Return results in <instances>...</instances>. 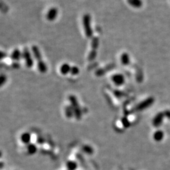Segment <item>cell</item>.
I'll use <instances>...</instances> for the list:
<instances>
[{"instance_id": "ac0fdd59", "label": "cell", "mask_w": 170, "mask_h": 170, "mask_svg": "<svg viewBox=\"0 0 170 170\" xmlns=\"http://www.w3.org/2000/svg\"><path fill=\"white\" fill-rule=\"evenodd\" d=\"M27 149H28V153L30 154H35L37 151L36 146H35L34 144H30L28 145V147H27Z\"/></svg>"}, {"instance_id": "603a6c76", "label": "cell", "mask_w": 170, "mask_h": 170, "mask_svg": "<svg viewBox=\"0 0 170 170\" xmlns=\"http://www.w3.org/2000/svg\"><path fill=\"white\" fill-rule=\"evenodd\" d=\"M83 150L86 152H87V153H89V154H92V149L90 147H89V146H85L84 147H83Z\"/></svg>"}, {"instance_id": "5b68a950", "label": "cell", "mask_w": 170, "mask_h": 170, "mask_svg": "<svg viewBox=\"0 0 170 170\" xmlns=\"http://www.w3.org/2000/svg\"><path fill=\"white\" fill-rule=\"evenodd\" d=\"M22 57L25 61V64L27 67L28 68H31L33 65H34V60H33L31 54L29 51L28 48L25 47L23 49V51L22 52Z\"/></svg>"}, {"instance_id": "30bf717a", "label": "cell", "mask_w": 170, "mask_h": 170, "mask_svg": "<svg viewBox=\"0 0 170 170\" xmlns=\"http://www.w3.org/2000/svg\"><path fill=\"white\" fill-rule=\"evenodd\" d=\"M164 117V114L163 112H160L157 114L155 117L153 119V125L155 127L159 126L161 123H162L163 119Z\"/></svg>"}, {"instance_id": "5bb4252c", "label": "cell", "mask_w": 170, "mask_h": 170, "mask_svg": "<svg viewBox=\"0 0 170 170\" xmlns=\"http://www.w3.org/2000/svg\"><path fill=\"white\" fill-rule=\"evenodd\" d=\"M121 62L123 66H127L130 64V57L127 53L124 52L121 55Z\"/></svg>"}, {"instance_id": "9c48e42d", "label": "cell", "mask_w": 170, "mask_h": 170, "mask_svg": "<svg viewBox=\"0 0 170 170\" xmlns=\"http://www.w3.org/2000/svg\"><path fill=\"white\" fill-rule=\"evenodd\" d=\"M58 10L56 8H51L49 10L46 15V18L49 21H54L57 16Z\"/></svg>"}, {"instance_id": "484cf974", "label": "cell", "mask_w": 170, "mask_h": 170, "mask_svg": "<svg viewBox=\"0 0 170 170\" xmlns=\"http://www.w3.org/2000/svg\"><path fill=\"white\" fill-rule=\"evenodd\" d=\"M165 112H166V113L164 114V115L167 116V117H168V118L170 119V111H166Z\"/></svg>"}, {"instance_id": "9a60e30c", "label": "cell", "mask_w": 170, "mask_h": 170, "mask_svg": "<svg viewBox=\"0 0 170 170\" xmlns=\"http://www.w3.org/2000/svg\"><path fill=\"white\" fill-rule=\"evenodd\" d=\"M164 138V133L162 130H157L155 132V133L153 135V138L156 141L159 142L162 140Z\"/></svg>"}, {"instance_id": "e0dca14e", "label": "cell", "mask_w": 170, "mask_h": 170, "mask_svg": "<svg viewBox=\"0 0 170 170\" xmlns=\"http://www.w3.org/2000/svg\"><path fill=\"white\" fill-rule=\"evenodd\" d=\"M66 166H67V168L69 170H75L77 168V164L74 161H68L66 164Z\"/></svg>"}, {"instance_id": "8992f818", "label": "cell", "mask_w": 170, "mask_h": 170, "mask_svg": "<svg viewBox=\"0 0 170 170\" xmlns=\"http://www.w3.org/2000/svg\"><path fill=\"white\" fill-rule=\"evenodd\" d=\"M111 81H113L114 83L117 86H122L125 83V78L124 76L121 74H114V75L111 76Z\"/></svg>"}, {"instance_id": "44dd1931", "label": "cell", "mask_w": 170, "mask_h": 170, "mask_svg": "<svg viewBox=\"0 0 170 170\" xmlns=\"http://www.w3.org/2000/svg\"><path fill=\"white\" fill-rule=\"evenodd\" d=\"M122 122L123 126L125 127H128L130 126V122L128 121V119L127 118H123L122 119Z\"/></svg>"}, {"instance_id": "8fae6325", "label": "cell", "mask_w": 170, "mask_h": 170, "mask_svg": "<svg viewBox=\"0 0 170 170\" xmlns=\"http://www.w3.org/2000/svg\"><path fill=\"white\" fill-rule=\"evenodd\" d=\"M71 66L69 64L64 63L61 66L60 72L62 74H63V75H66V74H68V73H70V71H71Z\"/></svg>"}, {"instance_id": "ba28073f", "label": "cell", "mask_w": 170, "mask_h": 170, "mask_svg": "<svg viewBox=\"0 0 170 170\" xmlns=\"http://www.w3.org/2000/svg\"><path fill=\"white\" fill-rule=\"evenodd\" d=\"M115 68V64H108L107 66H105L104 68L98 69L97 70L96 72H95V74L98 76H100L104 75L105 73H107L108 71H110V70L113 69Z\"/></svg>"}, {"instance_id": "ffe728a7", "label": "cell", "mask_w": 170, "mask_h": 170, "mask_svg": "<svg viewBox=\"0 0 170 170\" xmlns=\"http://www.w3.org/2000/svg\"><path fill=\"white\" fill-rule=\"evenodd\" d=\"M66 115H67V117H68L69 118H70V117H72V115L74 114V112H73V110L72 109V107L71 108H67L66 110Z\"/></svg>"}, {"instance_id": "52a82bcc", "label": "cell", "mask_w": 170, "mask_h": 170, "mask_svg": "<svg viewBox=\"0 0 170 170\" xmlns=\"http://www.w3.org/2000/svg\"><path fill=\"white\" fill-rule=\"evenodd\" d=\"M153 102H154V99H153V98H149L146 99H145V100L143 101L142 102L140 103L137 106L136 109L138 110H142L151 105Z\"/></svg>"}, {"instance_id": "cb8c5ba5", "label": "cell", "mask_w": 170, "mask_h": 170, "mask_svg": "<svg viewBox=\"0 0 170 170\" xmlns=\"http://www.w3.org/2000/svg\"><path fill=\"white\" fill-rule=\"evenodd\" d=\"M7 54L5 52H1V59H3V58H5L6 57Z\"/></svg>"}, {"instance_id": "d4e9b609", "label": "cell", "mask_w": 170, "mask_h": 170, "mask_svg": "<svg viewBox=\"0 0 170 170\" xmlns=\"http://www.w3.org/2000/svg\"><path fill=\"white\" fill-rule=\"evenodd\" d=\"M13 68H16V69H17V68H19L20 67V64L17 63H15L13 64Z\"/></svg>"}, {"instance_id": "7a4b0ae2", "label": "cell", "mask_w": 170, "mask_h": 170, "mask_svg": "<svg viewBox=\"0 0 170 170\" xmlns=\"http://www.w3.org/2000/svg\"><path fill=\"white\" fill-rule=\"evenodd\" d=\"M83 25L85 30V34L89 39L92 38L93 35V32L92 28V23H91V16L89 14H85L83 17Z\"/></svg>"}, {"instance_id": "d6986e66", "label": "cell", "mask_w": 170, "mask_h": 170, "mask_svg": "<svg viewBox=\"0 0 170 170\" xmlns=\"http://www.w3.org/2000/svg\"><path fill=\"white\" fill-rule=\"evenodd\" d=\"M72 75L76 76L80 73V69L77 67V66H72L71 69V71H70Z\"/></svg>"}, {"instance_id": "7402d4cb", "label": "cell", "mask_w": 170, "mask_h": 170, "mask_svg": "<svg viewBox=\"0 0 170 170\" xmlns=\"http://www.w3.org/2000/svg\"><path fill=\"white\" fill-rule=\"evenodd\" d=\"M6 76L4 74H1V78H0V82H1V86H3L4 83L6 82Z\"/></svg>"}, {"instance_id": "7c38bea8", "label": "cell", "mask_w": 170, "mask_h": 170, "mask_svg": "<svg viewBox=\"0 0 170 170\" xmlns=\"http://www.w3.org/2000/svg\"><path fill=\"white\" fill-rule=\"evenodd\" d=\"M128 5L135 8H140L142 6V0H127Z\"/></svg>"}, {"instance_id": "3957f363", "label": "cell", "mask_w": 170, "mask_h": 170, "mask_svg": "<svg viewBox=\"0 0 170 170\" xmlns=\"http://www.w3.org/2000/svg\"><path fill=\"white\" fill-rule=\"evenodd\" d=\"M91 45H92V50L89 53L88 59L89 61H93L96 59L97 55V50L99 45V39L98 37H93Z\"/></svg>"}, {"instance_id": "4fadbf2b", "label": "cell", "mask_w": 170, "mask_h": 170, "mask_svg": "<svg viewBox=\"0 0 170 170\" xmlns=\"http://www.w3.org/2000/svg\"><path fill=\"white\" fill-rule=\"evenodd\" d=\"M11 59L13 61H18L20 58L22 57V54L20 51V50L18 49H15L14 51L12 52L10 56Z\"/></svg>"}, {"instance_id": "277c9868", "label": "cell", "mask_w": 170, "mask_h": 170, "mask_svg": "<svg viewBox=\"0 0 170 170\" xmlns=\"http://www.w3.org/2000/svg\"><path fill=\"white\" fill-rule=\"evenodd\" d=\"M69 101L71 102V107L73 110L74 114L75 115L76 117L78 120H80L81 118V111L80 107H79L76 98L73 96V95H71V96H69Z\"/></svg>"}, {"instance_id": "2e32d148", "label": "cell", "mask_w": 170, "mask_h": 170, "mask_svg": "<svg viewBox=\"0 0 170 170\" xmlns=\"http://www.w3.org/2000/svg\"><path fill=\"white\" fill-rule=\"evenodd\" d=\"M30 139H31L30 135V134L27 133H27L23 134L21 136V140L24 144H28V143L30 142Z\"/></svg>"}, {"instance_id": "6da1fadb", "label": "cell", "mask_w": 170, "mask_h": 170, "mask_svg": "<svg viewBox=\"0 0 170 170\" xmlns=\"http://www.w3.org/2000/svg\"><path fill=\"white\" fill-rule=\"evenodd\" d=\"M32 51L35 59L37 61V67H38L39 71L42 73H45L47 71V66L42 59V55H41L39 49L36 45H33L32 47Z\"/></svg>"}]
</instances>
